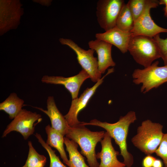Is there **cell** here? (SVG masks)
<instances>
[{
	"instance_id": "obj_25",
	"label": "cell",
	"mask_w": 167,
	"mask_h": 167,
	"mask_svg": "<svg viewBox=\"0 0 167 167\" xmlns=\"http://www.w3.org/2000/svg\"><path fill=\"white\" fill-rule=\"evenodd\" d=\"M156 158L151 155H146L143 159L142 162L143 167H152Z\"/></svg>"
},
{
	"instance_id": "obj_4",
	"label": "cell",
	"mask_w": 167,
	"mask_h": 167,
	"mask_svg": "<svg viewBox=\"0 0 167 167\" xmlns=\"http://www.w3.org/2000/svg\"><path fill=\"white\" fill-rule=\"evenodd\" d=\"M128 50L138 63L144 68L161 58L157 46L153 37L143 35L131 36Z\"/></svg>"
},
{
	"instance_id": "obj_6",
	"label": "cell",
	"mask_w": 167,
	"mask_h": 167,
	"mask_svg": "<svg viewBox=\"0 0 167 167\" xmlns=\"http://www.w3.org/2000/svg\"><path fill=\"white\" fill-rule=\"evenodd\" d=\"M59 41L62 44L68 46L75 52L78 62L88 74L92 81L97 82L101 79L97 58L93 55L95 51L94 50L90 49L85 50L70 39L60 38Z\"/></svg>"
},
{
	"instance_id": "obj_15",
	"label": "cell",
	"mask_w": 167,
	"mask_h": 167,
	"mask_svg": "<svg viewBox=\"0 0 167 167\" xmlns=\"http://www.w3.org/2000/svg\"><path fill=\"white\" fill-rule=\"evenodd\" d=\"M46 103L47 110L37 107H34L46 114L50 119L51 127L65 136L70 126L64 116L57 108L54 97L49 96Z\"/></svg>"
},
{
	"instance_id": "obj_11",
	"label": "cell",
	"mask_w": 167,
	"mask_h": 167,
	"mask_svg": "<svg viewBox=\"0 0 167 167\" xmlns=\"http://www.w3.org/2000/svg\"><path fill=\"white\" fill-rule=\"evenodd\" d=\"M90 76L82 69L77 75L69 77L60 76L44 75L41 79L44 83L62 85L70 93L72 100L78 98L79 91L84 81Z\"/></svg>"
},
{
	"instance_id": "obj_14",
	"label": "cell",
	"mask_w": 167,
	"mask_h": 167,
	"mask_svg": "<svg viewBox=\"0 0 167 167\" xmlns=\"http://www.w3.org/2000/svg\"><path fill=\"white\" fill-rule=\"evenodd\" d=\"M88 44L89 48L97 54L98 69L101 74L104 73L109 67L115 66V63L111 56L112 44L96 39L89 41Z\"/></svg>"
},
{
	"instance_id": "obj_28",
	"label": "cell",
	"mask_w": 167,
	"mask_h": 167,
	"mask_svg": "<svg viewBox=\"0 0 167 167\" xmlns=\"http://www.w3.org/2000/svg\"><path fill=\"white\" fill-rule=\"evenodd\" d=\"M22 167H27L25 164L24 165H23Z\"/></svg>"
},
{
	"instance_id": "obj_17",
	"label": "cell",
	"mask_w": 167,
	"mask_h": 167,
	"mask_svg": "<svg viewBox=\"0 0 167 167\" xmlns=\"http://www.w3.org/2000/svg\"><path fill=\"white\" fill-rule=\"evenodd\" d=\"M24 102V101L18 97L16 93H12L0 103V110L5 112L10 119H13L22 109Z\"/></svg>"
},
{
	"instance_id": "obj_26",
	"label": "cell",
	"mask_w": 167,
	"mask_h": 167,
	"mask_svg": "<svg viewBox=\"0 0 167 167\" xmlns=\"http://www.w3.org/2000/svg\"><path fill=\"white\" fill-rule=\"evenodd\" d=\"M163 164L161 160L156 159L155 160L152 167H163Z\"/></svg>"
},
{
	"instance_id": "obj_2",
	"label": "cell",
	"mask_w": 167,
	"mask_h": 167,
	"mask_svg": "<svg viewBox=\"0 0 167 167\" xmlns=\"http://www.w3.org/2000/svg\"><path fill=\"white\" fill-rule=\"evenodd\" d=\"M80 124L73 127H69L66 137L77 143L80 148L81 153L87 159L90 167H99L95 148L98 143L103 138L104 131H92Z\"/></svg>"
},
{
	"instance_id": "obj_18",
	"label": "cell",
	"mask_w": 167,
	"mask_h": 167,
	"mask_svg": "<svg viewBox=\"0 0 167 167\" xmlns=\"http://www.w3.org/2000/svg\"><path fill=\"white\" fill-rule=\"evenodd\" d=\"M64 144L69 155V167H90L86 164L84 157L78 151L77 143L65 137Z\"/></svg>"
},
{
	"instance_id": "obj_5",
	"label": "cell",
	"mask_w": 167,
	"mask_h": 167,
	"mask_svg": "<svg viewBox=\"0 0 167 167\" xmlns=\"http://www.w3.org/2000/svg\"><path fill=\"white\" fill-rule=\"evenodd\" d=\"M159 61H156L143 69L134 71L132 75L133 82L136 84H142L141 92L145 93L167 83V65L159 66Z\"/></svg>"
},
{
	"instance_id": "obj_24",
	"label": "cell",
	"mask_w": 167,
	"mask_h": 167,
	"mask_svg": "<svg viewBox=\"0 0 167 167\" xmlns=\"http://www.w3.org/2000/svg\"><path fill=\"white\" fill-rule=\"evenodd\" d=\"M155 153L163 161L165 167H167V133L164 134L161 141Z\"/></svg>"
},
{
	"instance_id": "obj_29",
	"label": "cell",
	"mask_w": 167,
	"mask_h": 167,
	"mask_svg": "<svg viewBox=\"0 0 167 167\" xmlns=\"http://www.w3.org/2000/svg\"></svg>"
},
{
	"instance_id": "obj_21",
	"label": "cell",
	"mask_w": 167,
	"mask_h": 167,
	"mask_svg": "<svg viewBox=\"0 0 167 167\" xmlns=\"http://www.w3.org/2000/svg\"><path fill=\"white\" fill-rule=\"evenodd\" d=\"M35 136L38 142L48 152L50 159L49 167H67L61 161L59 157L55 154V151L53 150L51 147L47 144L40 134L36 133Z\"/></svg>"
},
{
	"instance_id": "obj_27",
	"label": "cell",
	"mask_w": 167,
	"mask_h": 167,
	"mask_svg": "<svg viewBox=\"0 0 167 167\" xmlns=\"http://www.w3.org/2000/svg\"><path fill=\"white\" fill-rule=\"evenodd\" d=\"M165 6L164 8V14L165 16L167 17V4L165 5Z\"/></svg>"
},
{
	"instance_id": "obj_20",
	"label": "cell",
	"mask_w": 167,
	"mask_h": 167,
	"mask_svg": "<svg viewBox=\"0 0 167 167\" xmlns=\"http://www.w3.org/2000/svg\"><path fill=\"white\" fill-rule=\"evenodd\" d=\"M28 155L25 165L27 167H44L46 162V158L39 154L33 147L32 142L28 141Z\"/></svg>"
},
{
	"instance_id": "obj_19",
	"label": "cell",
	"mask_w": 167,
	"mask_h": 167,
	"mask_svg": "<svg viewBox=\"0 0 167 167\" xmlns=\"http://www.w3.org/2000/svg\"><path fill=\"white\" fill-rule=\"evenodd\" d=\"M134 23L128 5L125 3L118 17L116 26L122 30L131 32L134 27Z\"/></svg>"
},
{
	"instance_id": "obj_7",
	"label": "cell",
	"mask_w": 167,
	"mask_h": 167,
	"mask_svg": "<svg viewBox=\"0 0 167 167\" xmlns=\"http://www.w3.org/2000/svg\"><path fill=\"white\" fill-rule=\"evenodd\" d=\"M123 0H99L96 12L100 27L105 31L116 26L117 21L125 4Z\"/></svg>"
},
{
	"instance_id": "obj_22",
	"label": "cell",
	"mask_w": 167,
	"mask_h": 167,
	"mask_svg": "<svg viewBox=\"0 0 167 167\" xmlns=\"http://www.w3.org/2000/svg\"><path fill=\"white\" fill-rule=\"evenodd\" d=\"M148 0H130L127 4L135 21L142 15L146 6Z\"/></svg>"
},
{
	"instance_id": "obj_1",
	"label": "cell",
	"mask_w": 167,
	"mask_h": 167,
	"mask_svg": "<svg viewBox=\"0 0 167 167\" xmlns=\"http://www.w3.org/2000/svg\"><path fill=\"white\" fill-rule=\"evenodd\" d=\"M136 120L135 113L131 111L124 116H121L119 120L115 123L102 122L96 119L92 120L89 122H81V123L85 126H97L105 130L118 146L120 151V154L123 159V162L126 167H131L134 164V157L128 151L126 139L130 125L134 123Z\"/></svg>"
},
{
	"instance_id": "obj_16",
	"label": "cell",
	"mask_w": 167,
	"mask_h": 167,
	"mask_svg": "<svg viewBox=\"0 0 167 167\" xmlns=\"http://www.w3.org/2000/svg\"><path fill=\"white\" fill-rule=\"evenodd\" d=\"M47 135L46 143L58 151L63 163L69 167V161L64 148V137L60 132L52 128L49 124L45 127Z\"/></svg>"
},
{
	"instance_id": "obj_9",
	"label": "cell",
	"mask_w": 167,
	"mask_h": 167,
	"mask_svg": "<svg viewBox=\"0 0 167 167\" xmlns=\"http://www.w3.org/2000/svg\"><path fill=\"white\" fill-rule=\"evenodd\" d=\"M159 4V1L148 0L143 12L135 21L134 27L131 31L132 36L143 35L153 37L161 32L167 33V28L157 25L150 15L151 9L156 7Z\"/></svg>"
},
{
	"instance_id": "obj_3",
	"label": "cell",
	"mask_w": 167,
	"mask_h": 167,
	"mask_svg": "<svg viewBox=\"0 0 167 167\" xmlns=\"http://www.w3.org/2000/svg\"><path fill=\"white\" fill-rule=\"evenodd\" d=\"M163 126L147 119L138 127L136 134L131 139L134 145L146 155L155 153L163 136Z\"/></svg>"
},
{
	"instance_id": "obj_8",
	"label": "cell",
	"mask_w": 167,
	"mask_h": 167,
	"mask_svg": "<svg viewBox=\"0 0 167 167\" xmlns=\"http://www.w3.org/2000/svg\"><path fill=\"white\" fill-rule=\"evenodd\" d=\"M42 119L41 114L22 109L7 125L2 137L4 138L11 132L15 131L20 133L24 139H27L35 131V122H40Z\"/></svg>"
},
{
	"instance_id": "obj_13",
	"label": "cell",
	"mask_w": 167,
	"mask_h": 167,
	"mask_svg": "<svg viewBox=\"0 0 167 167\" xmlns=\"http://www.w3.org/2000/svg\"><path fill=\"white\" fill-rule=\"evenodd\" d=\"M132 36L130 32L122 30L116 26L103 33L95 34L96 39L101 40L117 47L123 54L128 51L129 42Z\"/></svg>"
},
{
	"instance_id": "obj_23",
	"label": "cell",
	"mask_w": 167,
	"mask_h": 167,
	"mask_svg": "<svg viewBox=\"0 0 167 167\" xmlns=\"http://www.w3.org/2000/svg\"><path fill=\"white\" fill-rule=\"evenodd\" d=\"M158 47L161 58L164 62L165 66L167 65V38L163 39L160 37V34H157L153 37Z\"/></svg>"
},
{
	"instance_id": "obj_10",
	"label": "cell",
	"mask_w": 167,
	"mask_h": 167,
	"mask_svg": "<svg viewBox=\"0 0 167 167\" xmlns=\"http://www.w3.org/2000/svg\"><path fill=\"white\" fill-rule=\"evenodd\" d=\"M113 71V68L109 69L106 74L94 86L91 88H86L79 98L72 100L68 112L64 116L70 127H73L81 123V122L78 120L77 118L79 113L86 107L98 87L102 83L104 78Z\"/></svg>"
},
{
	"instance_id": "obj_12",
	"label": "cell",
	"mask_w": 167,
	"mask_h": 167,
	"mask_svg": "<svg viewBox=\"0 0 167 167\" xmlns=\"http://www.w3.org/2000/svg\"><path fill=\"white\" fill-rule=\"evenodd\" d=\"M112 137L106 131L101 142V149L96 154L97 159L100 160L99 167H126L123 162L120 161L117 156L119 152L113 147Z\"/></svg>"
}]
</instances>
